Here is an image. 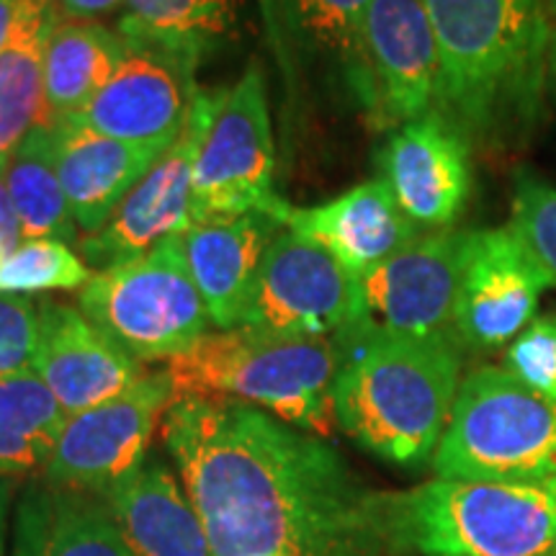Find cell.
Wrapping results in <instances>:
<instances>
[{
    "label": "cell",
    "instance_id": "obj_1",
    "mask_svg": "<svg viewBox=\"0 0 556 556\" xmlns=\"http://www.w3.org/2000/svg\"><path fill=\"white\" fill-rule=\"evenodd\" d=\"M163 443L214 556H345L381 533L377 497L358 495L338 451L266 409L173 400Z\"/></svg>",
    "mask_w": 556,
    "mask_h": 556
},
{
    "label": "cell",
    "instance_id": "obj_2",
    "mask_svg": "<svg viewBox=\"0 0 556 556\" xmlns=\"http://www.w3.org/2000/svg\"><path fill=\"white\" fill-rule=\"evenodd\" d=\"M441 54L438 116L471 148L516 152L546 101L544 0H422Z\"/></svg>",
    "mask_w": 556,
    "mask_h": 556
},
{
    "label": "cell",
    "instance_id": "obj_3",
    "mask_svg": "<svg viewBox=\"0 0 556 556\" xmlns=\"http://www.w3.org/2000/svg\"><path fill=\"white\" fill-rule=\"evenodd\" d=\"M336 422L368 454L417 467L433 458L462 387L454 332L405 336L368 325L338 332Z\"/></svg>",
    "mask_w": 556,
    "mask_h": 556
},
{
    "label": "cell",
    "instance_id": "obj_4",
    "mask_svg": "<svg viewBox=\"0 0 556 556\" xmlns=\"http://www.w3.org/2000/svg\"><path fill=\"white\" fill-rule=\"evenodd\" d=\"M377 513L381 533L420 556H556V477L433 479L377 497Z\"/></svg>",
    "mask_w": 556,
    "mask_h": 556
},
{
    "label": "cell",
    "instance_id": "obj_5",
    "mask_svg": "<svg viewBox=\"0 0 556 556\" xmlns=\"http://www.w3.org/2000/svg\"><path fill=\"white\" fill-rule=\"evenodd\" d=\"M338 366V338H274L238 328L208 332L165 371L176 400H235L323 438L336 426Z\"/></svg>",
    "mask_w": 556,
    "mask_h": 556
},
{
    "label": "cell",
    "instance_id": "obj_6",
    "mask_svg": "<svg viewBox=\"0 0 556 556\" xmlns=\"http://www.w3.org/2000/svg\"><path fill=\"white\" fill-rule=\"evenodd\" d=\"M433 469L454 482L556 477V405L503 366L477 368L462 379Z\"/></svg>",
    "mask_w": 556,
    "mask_h": 556
},
{
    "label": "cell",
    "instance_id": "obj_7",
    "mask_svg": "<svg viewBox=\"0 0 556 556\" xmlns=\"http://www.w3.org/2000/svg\"><path fill=\"white\" fill-rule=\"evenodd\" d=\"M78 302L83 315L139 364H168L212 328L176 240L160 242L142 258L93 274Z\"/></svg>",
    "mask_w": 556,
    "mask_h": 556
},
{
    "label": "cell",
    "instance_id": "obj_8",
    "mask_svg": "<svg viewBox=\"0 0 556 556\" xmlns=\"http://www.w3.org/2000/svg\"><path fill=\"white\" fill-rule=\"evenodd\" d=\"M266 73L250 62L227 90L193 165V225L266 212L283 225Z\"/></svg>",
    "mask_w": 556,
    "mask_h": 556
},
{
    "label": "cell",
    "instance_id": "obj_9",
    "mask_svg": "<svg viewBox=\"0 0 556 556\" xmlns=\"http://www.w3.org/2000/svg\"><path fill=\"white\" fill-rule=\"evenodd\" d=\"M368 5L371 0H263L270 47L296 101L315 93L374 124L377 93L366 54Z\"/></svg>",
    "mask_w": 556,
    "mask_h": 556
},
{
    "label": "cell",
    "instance_id": "obj_10",
    "mask_svg": "<svg viewBox=\"0 0 556 556\" xmlns=\"http://www.w3.org/2000/svg\"><path fill=\"white\" fill-rule=\"evenodd\" d=\"M361 317L358 278L283 227L263 255L240 328L274 338H336Z\"/></svg>",
    "mask_w": 556,
    "mask_h": 556
},
{
    "label": "cell",
    "instance_id": "obj_11",
    "mask_svg": "<svg viewBox=\"0 0 556 556\" xmlns=\"http://www.w3.org/2000/svg\"><path fill=\"white\" fill-rule=\"evenodd\" d=\"M225 93L227 90H199L170 148L155 160L106 225L80 240V258L88 268L109 270L137 261L160 242L193 227V165Z\"/></svg>",
    "mask_w": 556,
    "mask_h": 556
},
{
    "label": "cell",
    "instance_id": "obj_12",
    "mask_svg": "<svg viewBox=\"0 0 556 556\" xmlns=\"http://www.w3.org/2000/svg\"><path fill=\"white\" fill-rule=\"evenodd\" d=\"M176 400L170 374L144 371L135 384L101 405L70 415L45 479L101 495L150 456L152 435Z\"/></svg>",
    "mask_w": 556,
    "mask_h": 556
},
{
    "label": "cell",
    "instance_id": "obj_13",
    "mask_svg": "<svg viewBox=\"0 0 556 556\" xmlns=\"http://www.w3.org/2000/svg\"><path fill=\"white\" fill-rule=\"evenodd\" d=\"M552 287L510 225L469 232L454 307V336L475 351L510 345L536 319Z\"/></svg>",
    "mask_w": 556,
    "mask_h": 556
},
{
    "label": "cell",
    "instance_id": "obj_14",
    "mask_svg": "<svg viewBox=\"0 0 556 556\" xmlns=\"http://www.w3.org/2000/svg\"><path fill=\"white\" fill-rule=\"evenodd\" d=\"M469 229H438L358 278L361 317L368 325L405 336L454 332V307L467 255Z\"/></svg>",
    "mask_w": 556,
    "mask_h": 556
},
{
    "label": "cell",
    "instance_id": "obj_15",
    "mask_svg": "<svg viewBox=\"0 0 556 556\" xmlns=\"http://www.w3.org/2000/svg\"><path fill=\"white\" fill-rule=\"evenodd\" d=\"M201 62L148 45H127L119 70L78 122L122 142L168 150L199 96Z\"/></svg>",
    "mask_w": 556,
    "mask_h": 556
},
{
    "label": "cell",
    "instance_id": "obj_16",
    "mask_svg": "<svg viewBox=\"0 0 556 556\" xmlns=\"http://www.w3.org/2000/svg\"><path fill=\"white\" fill-rule=\"evenodd\" d=\"M381 180L420 232L454 229L471 193V144L443 116L392 129L379 152Z\"/></svg>",
    "mask_w": 556,
    "mask_h": 556
},
{
    "label": "cell",
    "instance_id": "obj_17",
    "mask_svg": "<svg viewBox=\"0 0 556 556\" xmlns=\"http://www.w3.org/2000/svg\"><path fill=\"white\" fill-rule=\"evenodd\" d=\"M366 54L377 93L374 129H397L435 114L441 54L422 0H371Z\"/></svg>",
    "mask_w": 556,
    "mask_h": 556
},
{
    "label": "cell",
    "instance_id": "obj_18",
    "mask_svg": "<svg viewBox=\"0 0 556 556\" xmlns=\"http://www.w3.org/2000/svg\"><path fill=\"white\" fill-rule=\"evenodd\" d=\"M31 371L67 415L106 402L142 377L144 368L103 336L80 307L41 299L39 343Z\"/></svg>",
    "mask_w": 556,
    "mask_h": 556
},
{
    "label": "cell",
    "instance_id": "obj_19",
    "mask_svg": "<svg viewBox=\"0 0 556 556\" xmlns=\"http://www.w3.org/2000/svg\"><path fill=\"white\" fill-rule=\"evenodd\" d=\"M283 225L266 212L199 222L178 235L180 258L204 299L212 328L238 330L263 255Z\"/></svg>",
    "mask_w": 556,
    "mask_h": 556
},
{
    "label": "cell",
    "instance_id": "obj_20",
    "mask_svg": "<svg viewBox=\"0 0 556 556\" xmlns=\"http://www.w3.org/2000/svg\"><path fill=\"white\" fill-rule=\"evenodd\" d=\"M283 227L323 245L356 278L381 266L422 235L405 217L381 178L340 193L328 204L309 208L289 204Z\"/></svg>",
    "mask_w": 556,
    "mask_h": 556
},
{
    "label": "cell",
    "instance_id": "obj_21",
    "mask_svg": "<svg viewBox=\"0 0 556 556\" xmlns=\"http://www.w3.org/2000/svg\"><path fill=\"white\" fill-rule=\"evenodd\" d=\"M52 131L62 191L75 225L86 238L106 225L165 152L101 135L78 119L54 124Z\"/></svg>",
    "mask_w": 556,
    "mask_h": 556
},
{
    "label": "cell",
    "instance_id": "obj_22",
    "mask_svg": "<svg viewBox=\"0 0 556 556\" xmlns=\"http://www.w3.org/2000/svg\"><path fill=\"white\" fill-rule=\"evenodd\" d=\"M99 497L135 556H214L184 482L163 458L148 456Z\"/></svg>",
    "mask_w": 556,
    "mask_h": 556
},
{
    "label": "cell",
    "instance_id": "obj_23",
    "mask_svg": "<svg viewBox=\"0 0 556 556\" xmlns=\"http://www.w3.org/2000/svg\"><path fill=\"white\" fill-rule=\"evenodd\" d=\"M11 556H135V552L99 495L41 479L21 495Z\"/></svg>",
    "mask_w": 556,
    "mask_h": 556
},
{
    "label": "cell",
    "instance_id": "obj_24",
    "mask_svg": "<svg viewBox=\"0 0 556 556\" xmlns=\"http://www.w3.org/2000/svg\"><path fill=\"white\" fill-rule=\"evenodd\" d=\"M127 41L99 21L58 18L45 47V116L41 124L78 119L119 70Z\"/></svg>",
    "mask_w": 556,
    "mask_h": 556
},
{
    "label": "cell",
    "instance_id": "obj_25",
    "mask_svg": "<svg viewBox=\"0 0 556 556\" xmlns=\"http://www.w3.org/2000/svg\"><path fill=\"white\" fill-rule=\"evenodd\" d=\"M58 18L54 0H24L16 29L0 50V160L45 116V47Z\"/></svg>",
    "mask_w": 556,
    "mask_h": 556
},
{
    "label": "cell",
    "instance_id": "obj_26",
    "mask_svg": "<svg viewBox=\"0 0 556 556\" xmlns=\"http://www.w3.org/2000/svg\"><path fill=\"white\" fill-rule=\"evenodd\" d=\"M13 208L26 240H80V229L70 214L62 191L58 163H54V131L50 124H39L18 144L5 163Z\"/></svg>",
    "mask_w": 556,
    "mask_h": 556
},
{
    "label": "cell",
    "instance_id": "obj_27",
    "mask_svg": "<svg viewBox=\"0 0 556 556\" xmlns=\"http://www.w3.org/2000/svg\"><path fill=\"white\" fill-rule=\"evenodd\" d=\"M232 26V0H124L116 31L127 45L160 47L201 62Z\"/></svg>",
    "mask_w": 556,
    "mask_h": 556
},
{
    "label": "cell",
    "instance_id": "obj_28",
    "mask_svg": "<svg viewBox=\"0 0 556 556\" xmlns=\"http://www.w3.org/2000/svg\"><path fill=\"white\" fill-rule=\"evenodd\" d=\"M67 417L34 371L0 379V475L45 469Z\"/></svg>",
    "mask_w": 556,
    "mask_h": 556
},
{
    "label": "cell",
    "instance_id": "obj_29",
    "mask_svg": "<svg viewBox=\"0 0 556 556\" xmlns=\"http://www.w3.org/2000/svg\"><path fill=\"white\" fill-rule=\"evenodd\" d=\"M93 278L80 255L60 240H26L0 261V294L83 289Z\"/></svg>",
    "mask_w": 556,
    "mask_h": 556
},
{
    "label": "cell",
    "instance_id": "obj_30",
    "mask_svg": "<svg viewBox=\"0 0 556 556\" xmlns=\"http://www.w3.org/2000/svg\"><path fill=\"white\" fill-rule=\"evenodd\" d=\"M510 229L556 289V186L533 168L513 173Z\"/></svg>",
    "mask_w": 556,
    "mask_h": 556
},
{
    "label": "cell",
    "instance_id": "obj_31",
    "mask_svg": "<svg viewBox=\"0 0 556 556\" xmlns=\"http://www.w3.org/2000/svg\"><path fill=\"white\" fill-rule=\"evenodd\" d=\"M503 368L556 405V312L533 319L507 345Z\"/></svg>",
    "mask_w": 556,
    "mask_h": 556
},
{
    "label": "cell",
    "instance_id": "obj_32",
    "mask_svg": "<svg viewBox=\"0 0 556 556\" xmlns=\"http://www.w3.org/2000/svg\"><path fill=\"white\" fill-rule=\"evenodd\" d=\"M41 299L0 294V379L31 371L39 343Z\"/></svg>",
    "mask_w": 556,
    "mask_h": 556
},
{
    "label": "cell",
    "instance_id": "obj_33",
    "mask_svg": "<svg viewBox=\"0 0 556 556\" xmlns=\"http://www.w3.org/2000/svg\"><path fill=\"white\" fill-rule=\"evenodd\" d=\"M5 163H9V157L0 160V261L9 258L13 250H18L24 242L18 214L13 208L9 186H5Z\"/></svg>",
    "mask_w": 556,
    "mask_h": 556
},
{
    "label": "cell",
    "instance_id": "obj_34",
    "mask_svg": "<svg viewBox=\"0 0 556 556\" xmlns=\"http://www.w3.org/2000/svg\"><path fill=\"white\" fill-rule=\"evenodd\" d=\"M54 9L65 21H96L124 9V0H54Z\"/></svg>",
    "mask_w": 556,
    "mask_h": 556
},
{
    "label": "cell",
    "instance_id": "obj_35",
    "mask_svg": "<svg viewBox=\"0 0 556 556\" xmlns=\"http://www.w3.org/2000/svg\"><path fill=\"white\" fill-rule=\"evenodd\" d=\"M21 5H24V0H0V50L11 39L13 29H16Z\"/></svg>",
    "mask_w": 556,
    "mask_h": 556
},
{
    "label": "cell",
    "instance_id": "obj_36",
    "mask_svg": "<svg viewBox=\"0 0 556 556\" xmlns=\"http://www.w3.org/2000/svg\"><path fill=\"white\" fill-rule=\"evenodd\" d=\"M546 99L556 103V24L548 34V50H546Z\"/></svg>",
    "mask_w": 556,
    "mask_h": 556
},
{
    "label": "cell",
    "instance_id": "obj_37",
    "mask_svg": "<svg viewBox=\"0 0 556 556\" xmlns=\"http://www.w3.org/2000/svg\"><path fill=\"white\" fill-rule=\"evenodd\" d=\"M5 516H9V482L0 475V556H3L5 544Z\"/></svg>",
    "mask_w": 556,
    "mask_h": 556
},
{
    "label": "cell",
    "instance_id": "obj_38",
    "mask_svg": "<svg viewBox=\"0 0 556 556\" xmlns=\"http://www.w3.org/2000/svg\"><path fill=\"white\" fill-rule=\"evenodd\" d=\"M546 3V11H548V16H552L554 21H556V0H544Z\"/></svg>",
    "mask_w": 556,
    "mask_h": 556
},
{
    "label": "cell",
    "instance_id": "obj_39",
    "mask_svg": "<svg viewBox=\"0 0 556 556\" xmlns=\"http://www.w3.org/2000/svg\"><path fill=\"white\" fill-rule=\"evenodd\" d=\"M266 556H281V554H266Z\"/></svg>",
    "mask_w": 556,
    "mask_h": 556
}]
</instances>
